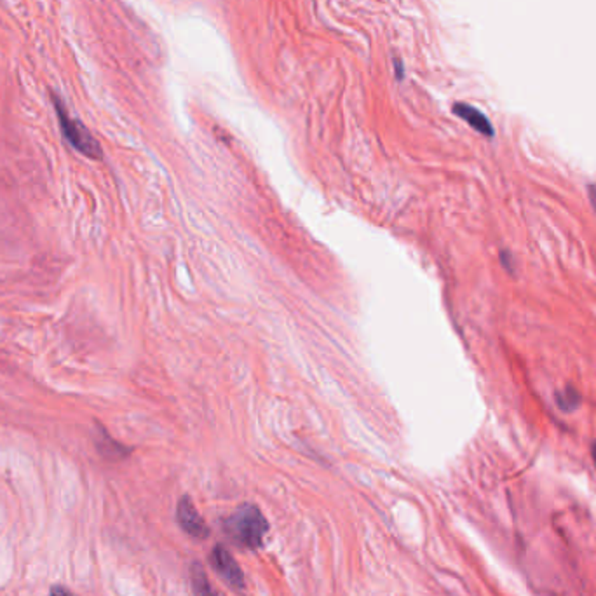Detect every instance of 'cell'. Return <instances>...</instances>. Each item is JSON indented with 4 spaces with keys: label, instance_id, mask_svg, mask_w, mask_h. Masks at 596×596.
Returning a JSON list of instances; mask_svg holds the SVG:
<instances>
[{
    "label": "cell",
    "instance_id": "1",
    "mask_svg": "<svg viewBox=\"0 0 596 596\" xmlns=\"http://www.w3.org/2000/svg\"><path fill=\"white\" fill-rule=\"evenodd\" d=\"M225 534L244 550H259L269 532V521L257 506L244 504L223 521Z\"/></svg>",
    "mask_w": 596,
    "mask_h": 596
},
{
    "label": "cell",
    "instance_id": "2",
    "mask_svg": "<svg viewBox=\"0 0 596 596\" xmlns=\"http://www.w3.org/2000/svg\"><path fill=\"white\" fill-rule=\"evenodd\" d=\"M53 103H55V110L58 116V122H60L61 133L70 143V147L89 159H101L103 150L99 147L98 139L91 135V131L80 120L74 119L70 116L68 108L65 107V103L61 101L58 95H53Z\"/></svg>",
    "mask_w": 596,
    "mask_h": 596
},
{
    "label": "cell",
    "instance_id": "3",
    "mask_svg": "<svg viewBox=\"0 0 596 596\" xmlns=\"http://www.w3.org/2000/svg\"><path fill=\"white\" fill-rule=\"evenodd\" d=\"M177 521L181 530L194 539H206L210 536L208 523L199 515L190 497H181L177 506Z\"/></svg>",
    "mask_w": 596,
    "mask_h": 596
},
{
    "label": "cell",
    "instance_id": "4",
    "mask_svg": "<svg viewBox=\"0 0 596 596\" xmlns=\"http://www.w3.org/2000/svg\"><path fill=\"white\" fill-rule=\"evenodd\" d=\"M210 563L219 572V576L221 579H225L232 588H236V590H242L244 588V574H242L238 561L234 560V557L223 546H215L211 550Z\"/></svg>",
    "mask_w": 596,
    "mask_h": 596
},
{
    "label": "cell",
    "instance_id": "5",
    "mask_svg": "<svg viewBox=\"0 0 596 596\" xmlns=\"http://www.w3.org/2000/svg\"><path fill=\"white\" fill-rule=\"evenodd\" d=\"M454 114L460 119L466 120L471 128H475L478 133H481L485 137H494L492 122L481 110H478L477 107H471L468 103H457V105H454Z\"/></svg>",
    "mask_w": 596,
    "mask_h": 596
},
{
    "label": "cell",
    "instance_id": "6",
    "mask_svg": "<svg viewBox=\"0 0 596 596\" xmlns=\"http://www.w3.org/2000/svg\"><path fill=\"white\" fill-rule=\"evenodd\" d=\"M97 447H98L99 454L105 456L107 458H112V460H119V458H124L126 456H129V448H126L124 445L118 443L114 437H108L105 433V429L99 427V437L97 439Z\"/></svg>",
    "mask_w": 596,
    "mask_h": 596
},
{
    "label": "cell",
    "instance_id": "7",
    "mask_svg": "<svg viewBox=\"0 0 596 596\" xmlns=\"http://www.w3.org/2000/svg\"><path fill=\"white\" fill-rule=\"evenodd\" d=\"M555 401H557L560 410H563V412H574L577 406L582 403V397L579 395L576 387L567 385L565 389L558 391L557 395H555Z\"/></svg>",
    "mask_w": 596,
    "mask_h": 596
},
{
    "label": "cell",
    "instance_id": "8",
    "mask_svg": "<svg viewBox=\"0 0 596 596\" xmlns=\"http://www.w3.org/2000/svg\"><path fill=\"white\" fill-rule=\"evenodd\" d=\"M500 263L504 265V269L508 272H513L515 271V257L509 253V252H500Z\"/></svg>",
    "mask_w": 596,
    "mask_h": 596
},
{
    "label": "cell",
    "instance_id": "9",
    "mask_svg": "<svg viewBox=\"0 0 596 596\" xmlns=\"http://www.w3.org/2000/svg\"><path fill=\"white\" fill-rule=\"evenodd\" d=\"M588 196H590L591 206H593V210H595L596 213V181L595 183H590V185H588Z\"/></svg>",
    "mask_w": 596,
    "mask_h": 596
},
{
    "label": "cell",
    "instance_id": "10",
    "mask_svg": "<svg viewBox=\"0 0 596 596\" xmlns=\"http://www.w3.org/2000/svg\"><path fill=\"white\" fill-rule=\"evenodd\" d=\"M51 596H76L72 591H68V590H65V588H61V586H58V588H53V591H51Z\"/></svg>",
    "mask_w": 596,
    "mask_h": 596
},
{
    "label": "cell",
    "instance_id": "11",
    "mask_svg": "<svg viewBox=\"0 0 596 596\" xmlns=\"http://www.w3.org/2000/svg\"><path fill=\"white\" fill-rule=\"evenodd\" d=\"M593 460H595V466H596V445H593Z\"/></svg>",
    "mask_w": 596,
    "mask_h": 596
}]
</instances>
